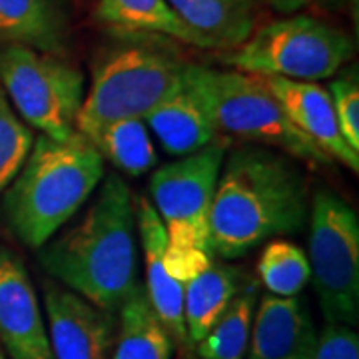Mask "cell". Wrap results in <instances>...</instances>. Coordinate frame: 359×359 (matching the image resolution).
I'll return each instance as SVG.
<instances>
[{
    "instance_id": "7402d4cb",
    "label": "cell",
    "mask_w": 359,
    "mask_h": 359,
    "mask_svg": "<svg viewBox=\"0 0 359 359\" xmlns=\"http://www.w3.org/2000/svg\"><path fill=\"white\" fill-rule=\"evenodd\" d=\"M104 162L128 176H142L158 164L152 134L140 118H128L114 122L92 142Z\"/></svg>"
},
{
    "instance_id": "ac0fdd59",
    "label": "cell",
    "mask_w": 359,
    "mask_h": 359,
    "mask_svg": "<svg viewBox=\"0 0 359 359\" xmlns=\"http://www.w3.org/2000/svg\"><path fill=\"white\" fill-rule=\"evenodd\" d=\"M110 359H172L174 339L148 302L144 285L126 297L118 309Z\"/></svg>"
},
{
    "instance_id": "7a4b0ae2",
    "label": "cell",
    "mask_w": 359,
    "mask_h": 359,
    "mask_svg": "<svg viewBox=\"0 0 359 359\" xmlns=\"http://www.w3.org/2000/svg\"><path fill=\"white\" fill-rule=\"evenodd\" d=\"M136 204L120 174H108L84 216L40 248L44 269L70 292L118 313L138 287Z\"/></svg>"
},
{
    "instance_id": "ffe728a7",
    "label": "cell",
    "mask_w": 359,
    "mask_h": 359,
    "mask_svg": "<svg viewBox=\"0 0 359 359\" xmlns=\"http://www.w3.org/2000/svg\"><path fill=\"white\" fill-rule=\"evenodd\" d=\"M96 18L112 30L150 32L194 48H210L200 34L180 20L166 0H98Z\"/></svg>"
},
{
    "instance_id": "484cf974",
    "label": "cell",
    "mask_w": 359,
    "mask_h": 359,
    "mask_svg": "<svg viewBox=\"0 0 359 359\" xmlns=\"http://www.w3.org/2000/svg\"><path fill=\"white\" fill-rule=\"evenodd\" d=\"M311 359H359L358 332L341 323H325Z\"/></svg>"
},
{
    "instance_id": "277c9868",
    "label": "cell",
    "mask_w": 359,
    "mask_h": 359,
    "mask_svg": "<svg viewBox=\"0 0 359 359\" xmlns=\"http://www.w3.org/2000/svg\"><path fill=\"white\" fill-rule=\"evenodd\" d=\"M104 174V158L78 132L68 140L34 136L25 164L2 192L14 236L40 250L82 210Z\"/></svg>"
},
{
    "instance_id": "8fae6325",
    "label": "cell",
    "mask_w": 359,
    "mask_h": 359,
    "mask_svg": "<svg viewBox=\"0 0 359 359\" xmlns=\"http://www.w3.org/2000/svg\"><path fill=\"white\" fill-rule=\"evenodd\" d=\"M0 346L11 359H54L25 262L4 245H0Z\"/></svg>"
},
{
    "instance_id": "2e32d148",
    "label": "cell",
    "mask_w": 359,
    "mask_h": 359,
    "mask_svg": "<svg viewBox=\"0 0 359 359\" xmlns=\"http://www.w3.org/2000/svg\"><path fill=\"white\" fill-rule=\"evenodd\" d=\"M144 122L168 154L180 158L219 140V130L188 82L184 88L156 106Z\"/></svg>"
},
{
    "instance_id": "e0dca14e",
    "label": "cell",
    "mask_w": 359,
    "mask_h": 359,
    "mask_svg": "<svg viewBox=\"0 0 359 359\" xmlns=\"http://www.w3.org/2000/svg\"><path fill=\"white\" fill-rule=\"evenodd\" d=\"M180 20L210 44L238 48L256 30V0H166Z\"/></svg>"
},
{
    "instance_id": "6da1fadb",
    "label": "cell",
    "mask_w": 359,
    "mask_h": 359,
    "mask_svg": "<svg viewBox=\"0 0 359 359\" xmlns=\"http://www.w3.org/2000/svg\"><path fill=\"white\" fill-rule=\"evenodd\" d=\"M308 182L294 162L269 148H242L226 156L210 212L214 256L238 259L278 236L304 230Z\"/></svg>"
},
{
    "instance_id": "83f0119b",
    "label": "cell",
    "mask_w": 359,
    "mask_h": 359,
    "mask_svg": "<svg viewBox=\"0 0 359 359\" xmlns=\"http://www.w3.org/2000/svg\"><path fill=\"white\" fill-rule=\"evenodd\" d=\"M0 359H6V355L2 353V349H0Z\"/></svg>"
},
{
    "instance_id": "30bf717a",
    "label": "cell",
    "mask_w": 359,
    "mask_h": 359,
    "mask_svg": "<svg viewBox=\"0 0 359 359\" xmlns=\"http://www.w3.org/2000/svg\"><path fill=\"white\" fill-rule=\"evenodd\" d=\"M46 332L54 359H110L116 316L60 283H44Z\"/></svg>"
},
{
    "instance_id": "9c48e42d",
    "label": "cell",
    "mask_w": 359,
    "mask_h": 359,
    "mask_svg": "<svg viewBox=\"0 0 359 359\" xmlns=\"http://www.w3.org/2000/svg\"><path fill=\"white\" fill-rule=\"evenodd\" d=\"M309 269L325 323L359 321V218L344 198L318 188L309 202Z\"/></svg>"
},
{
    "instance_id": "5b68a950",
    "label": "cell",
    "mask_w": 359,
    "mask_h": 359,
    "mask_svg": "<svg viewBox=\"0 0 359 359\" xmlns=\"http://www.w3.org/2000/svg\"><path fill=\"white\" fill-rule=\"evenodd\" d=\"M224 160L226 144L212 142L160 166L150 178L152 205L168 238L164 266L180 283H188L214 262L210 212Z\"/></svg>"
},
{
    "instance_id": "4316f807",
    "label": "cell",
    "mask_w": 359,
    "mask_h": 359,
    "mask_svg": "<svg viewBox=\"0 0 359 359\" xmlns=\"http://www.w3.org/2000/svg\"><path fill=\"white\" fill-rule=\"evenodd\" d=\"M256 2L280 14H294L302 8H306L311 0H256Z\"/></svg>"
},
{
    "instance_id": "5bb4252c",
    "label": "cell",
    "mask_w": 359,
    "mask_h": 359,
    "mask_svg": "<svg viewBox=\"0 0 359 359\" xmlns=\"http://www.w3.org/2000/svg\"><path fill=\"white\" fill-rule=\"evenodd\" d=\"M318 330L295 297H259L245 359H311Z\"/></svg>"
},
{
    "instance_id": "9a60e30c",
    "label": "cell",
    "mask_w": 359,
    "mask_h": 359,
    "mask_svg": "<svg viewBox=\"0 0 359 359\" xmlns=\"http://www.w3.org/2000/svg\"><path fill=\"white\" fill-rule=\"evenodd\" d=\"M70 34L66 0H0V46L62 54Z\"/></svg>"
},
{
    "instance_id": "603a6c76",
    "label": "cell",
    "mask_w": 359,
    "mask_h": 359,
    "mask_svg": "<svg viewBox=\"0 0 359 359\" xmlns=\"http://www.w3.org/2000/svg\"><path fill=\"white\" fill-rule=\"evenodd\" d=\"M259 282L271 295L295 297L311 280L308 254L287 240H271L257 259Z\"/></svg>"
},
{
    "instance_id": "cb8c5ba5",
    "label": "cell",
    "mask_w": 359,
    "mask_h": 359,
    "mask_svg": "<svg viewBox=\"0 0 359 359\" xmlns=\"http://www.w3.org/2000/svg\"><path fill=\"white\" fill-rule=\"evenodd\" d=\"M34 144V132L16 116L0 86V194L8 188Z\"/></svg>"
},
{
    "instance_id": "7c38bea8",
    "label": "cell",
    "mask_w": 359,
    "mask_h": 359,
    "mask_svg": "<svg viewBox=\"0 0 359 359\" xmlns=\"http://www.w3.org/2000/svg\"><path fill=\"white\" fill-rule=\"evenodd\" d=\"M136 231L146 264L144 292L148 295V302L164 323L168 334L172 335L174 346H180L182 353L192 355L194 344L188 337L184 321V283L172 278L164 266V254L168 248L166 231L152 202L146 198H140L136 202Z\"/></svg>"
},
{
    "instance_id": "ba28073f",
    "label": "cell",
    "mask_w": 359,
    "mask_h": 359,
    "mask_svg": "<svg viewBox=\"0 0 359 359\" xmlns=\"http://www.w3.org/2000/svg\"><path fill=\"white\" fill-rule=\"evenodd\" d=\"M0 86L26 126L54 140L76 134L86 78L60 54L2 44Z\"/></svg>"
},
{
    "instance_id": "d4e9b609",
    "label": "cell",
    "mask_w": 359,
    "mask_h": 359,
    "mask_svg": "<svg viewBox=\"0 0 359 359\" xmlns=\"http://www.w3.org/2000/svg\"><path fill=\"white\" fill-rule=\"evenodd\" d=\"M330 96L334 104L341 136L351 150L359 152V80L358 68H347L330 84Z\"/></svg>"
},
{
    "instance_id": "44dd1931",
    "label": "cell",
    "mask_w": 359,
    "mask_h": 359,
    "mask_svg": "<svg viewBox=\"0 0 359 359\" xmlns=\"http://www.w3.org/2000/svg\"><path fill=\"white\" fill-rule=\"evenodd\" d=\"M257 282L248 280L202 341L196 344L200 359H245L257 306Z\"/></svg>"
},
{
    "instance_id": "8992f818",
    "label": "cell",
    "mask_w": 359,
    "mask_h": 359,
    "mask_svg": "<svg viewBox=\"0 0 359 359\" xmlns=\"http://www.w3.org/2000/svg\"><path fill=\"white\" fill-rule=\"evenodd\" d=\"M186 82L204 102L219 134L256 142L318 170L335 164L320 146L295 128L262 78L192 62Z\"/></svg>"
},
{
    "instance_id": "52a82bcc",
    "label": "cell",
    "mask_w": 359,
    "mask_h": 359,
    "mask_svg": "<svg viewBox=\"0 0 359 359\" xmlns=\"http://www.w3.org/2000/svg\"><path fill=\"white\" fill-rule=\"evenodd\" d=\"M351 54L353 42L344 30L295 14L254 30L222 62L252 76L318 82L335 76Z\"/></svg>"
},
{
    "instance_id": "4fadbf2b",
    "label": "cell",
    "mask_w": 359,
    "mask_h": 359,
    "mask_svg": "<svg viewBox=\"0 0 359 359\" xmlns=\"http://www.w3.org/2000/svg\"><path fill=\"white\" fill-rule=\"evenodd\" d=\"M262 82L276 96L295 128L320 146L334 162H341L351 172H359V152L351 150L341 136L327 88L318 82L285 78H262Z\"/></svg>"
},
{
    "instance_id": "3957f363",
    "label": "cell",
    "mask_w": 359,
    "mask_h": 359,
    "mask_svg": "<svg viewBox=\"0 0 359 359\" xmlns=\"http://www.w3.org/2000/svg\"><path fill=\"white\" fill-rule=\"evenodd\" d=\"M192 65L178 42L150 34L112 30L98 50L84 92L76 132L92 144L106 126L140 118L186 86Z\"/></svg>"
},
{
    "instance_id": "d6986e66",
    "label": "cell",
    "mask_w": 359,
    "mask_h": 359,
    "mask_svg": "<svg viewBox=\"0 0 359 359\" xmlns=\"http://www.w3.org/2000/svg\"><path fill=\"white\" fill-rule=\"evenodd\" d=\"M248 280L238 268L214 259L202 273L184 283V321L194 346L208 335Z\"/></svg>"
}]
</instances>
